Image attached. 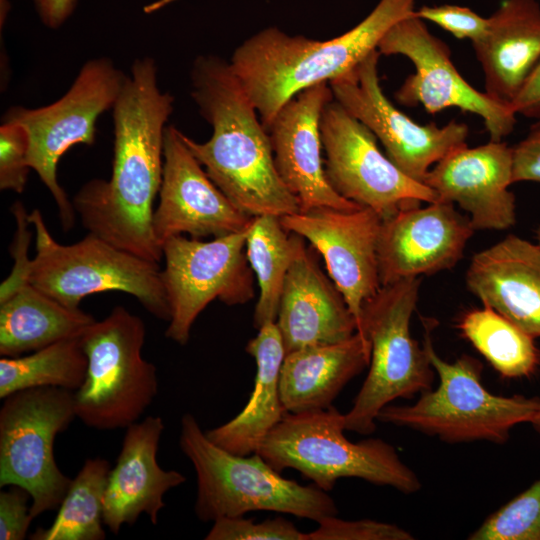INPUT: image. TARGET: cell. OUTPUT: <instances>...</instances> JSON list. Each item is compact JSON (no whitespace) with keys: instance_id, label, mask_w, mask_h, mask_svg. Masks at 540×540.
Masks as SVG:
<instances>
[{"instance_id":"23","label":"cell","mask_w":540,"mask_h":540,"mask_svg":"<svg viewBox=\"0 0 540 540\" xmlns=\"http://www.w3.org/2000/svg\"><path fill=\"white\" fill-rule=\"evenodd\" d=\"M470 292L534 338L540 337V246L513 234L476 253Z\"/></svg>"},{"instance_id":"5","label":"cell","mask_w":540,"mask_h":540,"mask_svg":"<svg viewBox=\"0 0 540 540\" xmlns=\"http://www.w3.org/2000/svg\"><path fill=\"white\" fill-rule=\"evenodd\" d=\"M423 347L439 377L434 390L421 393L412 405H387L377 421L406 427L449 443L490 441L502 444L518 424L530 423L539 398L505 397L488 391L481 381L483 366L469 355L447 362L432 342V320L423 322Z\"/></svg>"},{"instance_id":"6","label":"cell","mask_w":540,"mask_h":540,"mask_svg":"<svg viewBox=\"0 0 540 540\" xmlns=\"http://www.w3.org/2000/svg\"><path fill=\"white\" fill-rule=\"evenodd\" d=\"M345 430L344 414L334 406L286 412L257 453L276 471L295 469L326 492L345 477L389 486L404 494L421 488L417 474L392 445L380 438L352 442Z\"/></svg>"},{"instance_id":"21","label":"cell","mask_w":540,"mask_h":540,"mask_svg":"<svg viewBox=\"0 0 540 540\" xmlns=\"http://www.w3.org/2000/svg\"><path fill=\"white\" fill-rule=\"evenodd\" d=\"M164 429L163 419L153 415L126 428L104 495V525L114 534L142 514L156 525L165 506L164 495L186 481L182 473L165 470L157 461Z\"/></svg>"},{"instance_id":"4","label":"cell","mask_w":540,"mask_h":540,"mask_svg":"<svg viewBox=\"0 0 540 540\" xmlns=\"http://www.w3.org/2000/svg\"><path fill=\"white\" fill-rule=\"evenodd\" d=\"M179 447L195 470L194 512L202 522L273 511L318 523L338 513L333 498L316 485L282 477L257 452L236 455L213 443L191 413L181 417Z\"/></svg>"},{"instance_id":"31","label":"cell","mask_w":540,"mask_h":540,"mask_svg":"<svg viewBox=\"0 0 540 540\" xmlns=\"http://www.w3.org/2000/svg\"><path fill=\"white\" fill-rule=\"evenodd\" d=\"M111 471L110 463L100 457L86 459L72 479L59 506L54 522L38 528L32 540H103L104 495Z\"/></svg>"},{"instance_id":"24","label":"cell","mask_w":540,"mask_h":540,"mask_svg":"<svg viewBox=\"0 0 540 540\" xmlns=\"http://www.w3.org/2000/svg\"><path fill=\"white\" fill-rule=\"evenodd\" d=\"M488 20L486 35L472 45L485 92L510 106L540 59V5L536 0H503Z\"/></svg>"},{"instance_id":"19","label":"cell","mask_w":540,"mask_h":540,"mask_svg":"<svg viewBox=\"0 0 540 540\" xmlns=\"http://www.w3.org/2000/svg\"><path fill=\"white\" fill-rule=\"evenodd\" d=\"M332 99L329 83L307 88L284 104L266 128L277 171L297 198L300 210L361 208L340 196L325 175L320 121Z\"/></svg>"},{"instance_id":"8","label":"cell","mask_w":540,"mask_h":540,"mask_svg":"<svg viewBox=\"0 0 540 540\" xmlns=\"http://www.w3.org/2000/svg\"><path fill=\"white\" fill-rule=\"evenodd\" d=\"M36 231L35 256L31 259L28 282L70 308L81 300L105 291L134 296L153 316L170 320L159 263L115 247L88 233L70 245L58 243L49 233L38 209L28 214Z\"/></svg>"},{"instance_id":"9","label":"cell","mask_w":540,"mask_h":540,"mask_svg":"<svg viewBox=\"0 0 540 540\" xmlns=\"http://www.w3.org/2000/svg\"><path fill=\"white\" fill-rule=\"evenodd\" d=\"M145 324L116 306L81 335L88 359L86 377L74 391L76 416L97 430L137 422L158 393L157 368L142 356Z\"/></svg>"},{"instance_id":"18","label":"cell","mask_w":540,"mask_h":540,"mask_svg":"<svg viewBox=\"0 0 540 540\" xmlns=\"http://www.w3.org/2000/svg\"><path fill=\"white\" fill-rule=\"evenodd\" d=\"M474 233L468 216L437 200L403 208L381 221L378 266L381 286L453 268Z\"/></svg>"},{"instance_id":"36","label":"cell","mask_w":540,"mask_h":540,"mask_svg":"<svg viewBox=\"0 0 540 540\" xmlns=\"http://www.w3.org/2000/svg\"><path fill=\"white\" fill-rule=\"evenodd\" d=\"M415 15L428 20L451 33L457 39H468L475 44L488 31L489 20L472 9L457 5L422 6Z\"/></svg>"},{"instance_id":"15","label":"cell","mask_w":540,"mask_h":540,"mask_svg":"<svg viewBox=\"0 0 540 540\" xmlns=\"http://www.w3.org/2000/svg\"><path fill=\"white\" fill-rule=\"evenodd\" d=\"M378 51L403 55L414 65V73L395 93L400 104L422 105L431 114L452 107L476 114L483 119L490 141H503L512 133L516 114L511 107L469 84L453 64L447 44L433 35L415 12L386 32Z\"/></svg>"},{"instance_id":"10","label":"cell","mask_w":540,"mask_h":540,"mask_svg":"<svg viewBox=\"0 0 540 540\" xmlns=\"http://www.w3.org/2000/svg\"><path fill=\"white\" fill-rule=\"evenodd\" d=\"M74 391L40 387L4 398L0 409V487L31 496L33 518L59 508L72 481L54 456L56 436L76 418Z\"/></svg>"},{"instance_id":"41","label":"cell","mask_w":540,"mask_h":540,"mask_svg":"<svg viewBox=\"0 0 540 540\" xmlns=\"http://www.w3.org/2000/svg\"><path fill=\"white\" fill-rule=\"evenodd\" d=\"M41 22L50 29L61 27L74 13L78 0H32Z\"/></svg>"},{"instance_id":"27","label":"cell","mask_w":540,"mask_h":540,"mask_svg":"<svg viewBox=\"0 0 540 540\" xmlns=\"http://www.w3.org/2000/svg\"><path fill=\"white\" fill-rule=\"evenodd\" d=\"M26 283L0 302V354L18 357L63 339L79 337L95 322Z\"/></svg>"},{"instance_id":"30","label":"cell","mask_w":540,"mask_h":540,"mask_svg":"<svg viewBox=\"0 0 540 540\" xmlns=\"http://www.w3.org/2000/svg\"><path fill=\"white\" fill-rule=\"evenodd\" d=\"M458 328L503 377H528L540 363L534 337L488 306L464 313Z\"/></svg>"},{"instance_id":"43","label":"cell","mask_w":540,"mask_h":540,"mask_svg":"<svg viewBox=\"0 0 540 540\" xmlns=\"http://www.w3.org/2000/svg\"><path fill=\"white\" fill-rule=\"evenodd\" d=\"M529 133H540V121L531 126Z\"/></svg>"},{"instance_id":"39","label":"cell","mask_w":540,"mask_h":540,"mask_svg":"<svg viewBox=\"0 0 540 540\" xmlns=\"http://www.w3.org/2000/svg\"><path fill=\"white\" fill-rule=\"evenodd\" d=\"M512 182L540 183V133L529 135L512 147Z\"/></svg>"},{"instance_id":"7","label":"cell","mask_w":540,"mask_h":540,"mask_svg":"<svg viewBox=\"0 0 540 540\" xmlns=\"http://www.w3.org/2000/svg\"><path fill=\"white\" fill-rule=\"evenodd\" d=\"M420 284L416 277L383 285L362 306L357 332L369 341L371 355L367 377L344 414L348 431L373 433L385 406L431 389L435 371L424 347L410 333Z\"/></svg>"},{"instance_id":"16","label":"cell","mask_w":540,"mask_h":540,"mask_svg":"<svg viewBox=\"0 0 540 540\" xmlns=\"http://www.w3.org/2000/svg\"><path fill=\"white\" fill-rule=\"evenodd\" d=\"M254 217L238 208L209 178L187 147L183 133L166 127L162 182L154 209V235L162 243L175 235L218 238L246 230Z\"/></svg>"},{"instance_id":"38","label":"cell","mask_w":540,"mask_h":540,"mask_svg":"<svg viewBox=\"0 0 540 540\" xmlns=\"http://www.w3.org/2000/svg\"><path fill=\"white\" fill-rule=\"evenodd\" d=\"M30 494L18 486L0 492V540H23L34 519L28 505Z\"/></svg>"},{"instance_id":"32","label":"cell","mask_w":540,"mask_h":540,"mask_svg":"<svg viewBox=\"0 0 540 540\" xmlns=\"http://www.w3.org/2000/svg\"><path fill=\"white\" fill-rule=\"evenodd\" d=\"M470 540H540V478L489 515Z\"/></svg>"},{"instance_id":"11","label":"cell","mask_w":540,"mask_h":540,"mask_svg":"<svg viewBox=\"0 0 540 540\" xmlns=\"http://www.w3.org/2000/svg\"><path fill=\"white\" fill-rule=\"evenodd\" d=\"M125 78L110 59H90L57 101L33 109L11 107L3 116L26 128L29 165L55 200L64 231L73 227L76 212L57 179L59 160L74 145L94 143L97 119L113 108Z\"/></svg>"},{"instance_id":"2","label":"cell","mask_w":540,"mask_h":540,"mask_svg":"<svg viewBox=\"0 0 540 540\" xmlns=\"http://www.w3.org/2000/svg\"><path fill=\"white\" fill-rule=\"evenodd\" d=\"M191 81V96L212 134L202 143L184 133L183 139L209 178L250 217L299 212L297 198L277 171L268 131L230 63L199 56Z\"/></svg>"},{"instance_id":"28","label":"cell","mask_w":540,"mask_h":540,"mask_svg":"<svg viewBox=\"0 0 540 540\" xmlns=\"http://www.w3.org/2000/svg\"><path fill=\"white\" fill-rule=\"evenodd\" d=\"M280 218L254 217L248 228L246 255L259 286V298L253 315L254 327L275 322L284 281L300 240L289 234Z\"/></svg>"},{"instance_id":"37","label":"cell","mask_w":540,"mask_h":540,"mask_svg":"<svg viewBox=\"0 0 540 540\" xmlns=\"http://www.w3.org/2000/svg\"><path fill=\"white\" fill-rule=\"evenodd\" d=\"M15 217L17 230L11 245L13 267L9 276L1 283L0 302L6 300L17 289L28 282V272L31 259L28 257V249L32 233L29 230L30 222L28 214L20 201H16L11 207Z\"/></svg>"},{"instance_id":"26","label":"cell","mask_w":540,"mask_h":540,"mask_svg":"<svg viewBox=\"0 0 540 540\" xmlns=\"http://www.w3.org/2000/svg\"><path fill=\"white\" fill-rule=\"evenodd\" d=\"M245 350L254 358L257 367L250 398L233 419L205 432L219 447L242 456L257 452L264 438L286 413L279 392L285 349L276 323H267L258 329Z\"/></svg>"},{"instance_id":"29","label":"cell","mask_w":540,"mask_h":540,"mask_svg":"<svg viewBox=\"0 0 540 540\" xmlns=\"http://www.w3.org/2000/svg\"><path fill=\"white\" fill-rule=\"evenodd\" d=\"M87 366L81 336L60 340L28 355L3 356L0 359V398L40 387L76 391L85 380Z\"/></svg>"},{"instance_id":"35","label":"cell","mask_w":540,"mask_h":540,"mask_svg":"<svg viewBox=\"0 0 540 540\" xmlns=\"http://www.w3.org/2000/svg\"><path fill=\"white\" fill-rule=\"evenodd\" d=\"M309 540H413L405 529L391 523L371 519L344 520L336 516L318 522L308 533Z\"/></svg>"},{"instance_id":"33","label":"cell","mask_w":540,"mask_h":540,"mask_svg":"<svg viewBox=\"0 0 540 540\" xmlns=\"http://www.w3.org/2000/svg\"><path fill=\"white\" fill-rule=\"evenodd\" d=\"M206 540H309L293 522L283 517L255 522L252 519L224 517L213 522Z\"/></svg>"},{"instance_id":"17","label":"cell","mask_w":540,"mask_h":540,"mask_svg":"<svg viewBox=\"0 0 540 540\" xmlns=\"http://www.w3.org/2000/svg\"><path fill=\"white\" fill-rule=\"evenodd\" d=\"M323 256L328 274L360 324L364 302L381 288L378 238L382 219L370 208L316 207L280 218Z\"/></svg>"},{"instance_id":"25","label":"cell","mask_w":540,"mask_h":540,"mask_svg":"<svg viewBox=\"0 0 540 540\" xmlns=\"http://www.w3.org/2000/svg\"><path fill=\"white\" fill-rule=\"evenodd\" d=\"M371 346L356 332L343 342L308 346L287 353L279 374L286 412L326 409L355 376L369 366Z\"/></svg>"},{"instance_id":"3","label":"cell","mask_w":540,"mask_h":540,"mask_svg":"<svg viewBox=\"0 0 540 540\" xmlns=\"http://www.w3.org/2000/svg\"><path fill=\"white\" fill-rule=\"evenodd\" d=\"M417 0H379L355 27L326 41L289 35L277 27L254 34L232 54L230 66L265 128L290 99L351 70L401 19L414 14Z\"/></svg>"},{"instance_id":"14","label":"cell","mask_w":540,"mask_h":540,"mask_svg":"<svg viewBox=\"0 0 540 540\" xmlns=\"http://www.w3.org/2000/svg\"><path fill=\"white\" fill-rule=\"evenodd\" d=\"M378 50L329 82L333 98L380 140L387 157L407 176L423 183L429 170L454 150L466 146L469 129L451 121L419 124L396 108L379 81ZM424 184V183H423Z\"/></svg>"},{"instance_id":"42","label":"cell","mask_w":540,"mask_h":540,"mask_svg":"<svg viewBox=\"0 0 540 540\" xmlns=\"http://www.w3.org/2000/svg\"><path fill=\"white\" fill-rule=\"evenodd\" d=\"M530 423L540 436V407Z\"/></svg>"},{"instance_id":"1","label":"cell","mask_w":540,"mask_h":540,"mask_svg":"<svg viewBox=\"0 0 540 540\" xmlns=\"http://www.w3.org/2000/svg\"><path fill=\"white\" fill-rule=\"evenodd\" d=\"M173 109L174 97L159 87L156 61L134 60L112 108L111 176L86 182L72 200L90 233L156 263L163 254L154 235L153 206L162 182L166 123Z\"/></svg>"},{"instance_id":"20","label":"cell","mask_w":540,"mask_h":540,"mask_svg":"<svg viewBox=\"0 0 540 540\" xmlns=\"http://www.w3.org/2000/svg\"><path fill=\"white\" fill-rule=\"evenodd\" d=\"M512 147L489 141L452 151L428 172L424 184L439 200L457 203L476 230H505L516 222L512 182Z\"/></svg>"},{"instance_id":"13","label":"cell","mask_w":540,"mask_h":540,"mask_svg":"<svg viewBox=\"0 0 540 540\" xmlns=\"http://www.w3.org/2000/svg\"><path fill=\"white\" fill-rule=\"evenodd\" d=\"M320 131L326 178L345 199L372 209L382 220L403 208L439 200L433 189L384 155L372 131L334 98L323 109Z\"/></svg>"},{"instance_id":"34","label":"cell","mask_w":540,"mask_h":540,"mask_svg":"<svg viewBox=\"0 0 540 540\" xmlns=\"http://www.w3.org/2000/svg\"><path fill=\"white\" fill-rule=\"evenodd\" d=\"M29 135L16 122L3 121L0 126V189L22 193L29 171Z\"/></svg>"},{"instance_id":"22","label":"cell","mask_w":540,"mask_h":540,"mask_svg":"<svg viewBox=\"0 0 540 540\" xmlns=\"http://www.w3.org/2000/svg\"><path fill=\"white\" fill-rule=\"evenodd\" d=\"M275 323L285 355L303 347L343 342L357 332L344 296L320 269L303 237L284 281Z\"/></svg>"},{"instance_id":"40","label":"cell","mask_w":540,"mask_h":540,"mask_svg":"<svg viewBox=\"0 0 540 540\" xmlns=\"http://www.w3.org/2000/svg\"><path fill=\"white\" fill-rule=\"evenodd\" d=\"M510 107L516 115L540 118V59Z\"/></svg>"},{"instance_id":"12","label":"cell","mask_w":540,"mask_h":540,"mask_svg":"<svg viewBox=\"0 0 540 540\" xmlns=\"http://www.w3.org/2000/svg\"><path fill=\"white\" fill-rule=\"evenodd\" d=\"M248 228L210 241L175 235L162 243L165 266L161 277L170 309L167 338L187 344L193 323L214 299L226 305L252 299L254 273L246 255Z\"/></svg>"},{"instance_id":"44","label":"cell","mask_w":540,"mask_h":540,"mask_svg":"<svg viewBox=\"0 0 540 540\" xmlns=\"http://www.w3.org/2000/svg\"><path fill=\"white\" fill-rule=\"evenodd\" d=\"M537 244L540 246V226L536 230Z\"/></svg>"}]
</instances>
